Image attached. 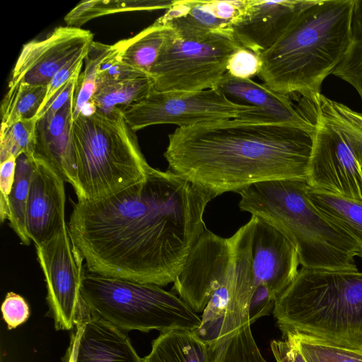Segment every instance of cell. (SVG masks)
<instances>
[{"label": "cell", "mask_w": 362, "mask_h": 362, "mask_svg": "<svg viewBox=\"0 0 362 362\" xmlns=\"http://www.w3.org/2000/svg\"><path fill=\"white\" fill-rule=\"evenodd\" d=\"M215 197L153 168L144 180L111 197L77 200L67 225L89 272L163 286L182 270Z\"/></svg>", "instance_id": "cell-1"}, {"label": "cell", "mask_w": 362, "mask_h": 362, "mask_svg": "<svg viewBox=\"0 0 362 362\" xmlns=\"http://www.w3.org/2000/svg\"><path fill=\"white\" fill-rule=\"evenodd\" d=\"M313 134L284 123L209 121L177 128L163 156L168 170L217 197L269 180L307 182Z\"/></svg>", "instance_id": "cell-2"}, {"label": "cell", "mask_w": 362, "mask_h": 362, "mask_svg": "<svg viewBox=\"0 0 362 362\" xmlns=\"http://www.w3.org/2000/svg\"><path fill=\"white\" fill-rule=\"evenodd\" d=\"M355 0H310L279 39L259 54L258 76L272 90L317 104L325 79L349 45Z\"/></svg>", "instance_id": "cell-3"}, {"label": "cell", "mask_w": 362, "mask_h": 362, "mask_svg": "<svg viewBox=\"0 0 362 362\" xmlns=\"http://www.w3.org/2000/svg\"><path fill=\"white\" fill-rule=\"evenodd\" d=\"M305 181L261 182L240 191L239 207L282 233L297 250L302 267L357 272L354 239L325 216L308 196Z\"/></svg>", "instance_id": "cell-4"}, {"label": "cell", "mask_w": 362, "mask_h": 362, "mask_svg": "<svg viewBox=\"0 0 362 362\" xmlns=\"http://www.w3.org/2000/svg\"><path fill=\"white\" fill-rule=\"evenodd\" d=\"M284 336L362 351V272L302 267L273 310Z\"/></svg>", "instance_id": "cell-5"}, {"label": "cell", "mask_w": 362, "mask_h": 362, "mask_svg": "<svg viewBox=\"0 0 362 362\" xmlns=\"http://www.w3.org/2000/svg\"><path fill=\"white\" fill-rule=\"evenodd\" d=\"M71 140L77 200L111 197L146 179L153 168L140 149L122 107L110 112L87 107L73 118Z\"/></svg>", "instance_id": "cell-6"}, {"label": "cell", "mask_w": 362, "mask_h": 362, "mask_svg": "<svg viewBox=\"0 0 362 362\" xmlns=\"http://www.w3.org/2000/svg\"><path fill=\"white\" fill-rule=\"evenodd\" d=\"M81 295L95 315L123 331L197 330L201 317L160 286L101 276L83 269Z\"/></svg>", "instance_id": "cell-7"}, {"label": "cell", "mask_w": 362, "mask_h": 362, "mask_svg": "<svg viewBox=\"0 0 362 362\" xmlns=\"http://www.w3.org/2000/svg\"><path fill=\"white\" fill-rule=\"evenodd\" d=\"M307 183L362 202V112L323 94L316 104Z\"/></svg>", "instance_id": "cell-8"}, {"label": "cell", "mask_w": 362, "mask_h": 362, "mask_svg": "<svg viewBox=\"0 0 362 362\" xmlns=\"http://www.w3.org/2000/svg\"><path fill=\"white\" fill-rule=\"evenodd\" d=\"M255 288L252 250L243 247L226 283L213 295L194 331L207 347L209 362H267L251 331L250 301Z\"/></svg>", "instance_id": "cell-9"}, {"label": "cell", "mask_w": 362, "mask_h": 362, "mask_svg": "<svg viewBox=\"0 0 362 362\" xmlns=\"http://www.w3.org/2000/svg\"><path fill=\"white\" fill-rule=\"evenodd\" d=\"M242 47L231 30L203 31L169 26L150 73L153 89L199 91L213 88L227 72L231 55Z\"/></svg>", "instance_id": "cell-10"}, {"label": "cell", "mask_w": 362, "mask_h": 362, "mask_svg": "<svg viewBox=\"0 0 362 362\" xmlns=\"http://www.w3.org/2000/svg\"><path fill=\"white\" fill-rule=\"evenodd\" d=\"M124 118L134 132L155 124L179 127L219 119L240 118L261 110L238 103L216 89L199 91H157L122 107Z\"/></svg>", "instance_id": "cell-11"}, {"label": "cell", "mask_w": 362, "mask_h": 362, "mask_svg": "<svg viewBox=\"0 0 362 362\" xmlns=\"http://www.w3.org/2000/svg\"><path fill=\"white\" fill-rule=\"evenodd\" d=\"M47 286V301L57 330L74 327L83 308L81 295L83 257L67 223L51 239L35 245Z\"/></svg>", "instance_id": "cell-12"}, {"label": "cell", "mask_w": 362, "mask_h": 362, "mask_svg": "<svg viewBox=\"0 0 362 362\" xmlns=\"http://www.w3.org/2000/svg\"><path fill=\"white\" fill-rule=\"evenodd\" d=\"M246 230L245 224L224 238L205 229L174 283V290L195 313L203 312L228 279Z\"/></svg>", "instance_id": "cell-13"}, {"label": "cell", "mask_w": 362, "mask_h": 362, "mask_svg": "<svg viewBox=\"0 0 362 362\" xmlns=\"http://www.w3.org/2000/svg\"><path fill=\"white\" fill-rule=\"evenodd\" d=\"M93 38L89 30L60 26L45 38L23 45L8 87L19 83L47 86L68 63L88 53Z\"/></svg>", "instance_id": "cell-14"}, {"label": "cell", "mask_w": 362, "mask_h": 362, "mask_svg": "<svg viewBox=\"0 0 362 362\" xmlns=\"http://www.w3.org/2000/svg\"><path fill=\"white\" fill-rule=\"evenodd\" d=\"M64 361L144 362V358L124 331L93 314L83 303Z\"/></svg>", "instance_id": "cell-15"}, {"label": "cell", "mask_w": 362, "mask_h": 362, "mask_svg": "<svg viewBox=\"0 0 362 362\" xmlns=\"http://www.w3.org/2000/svg\"><path fill=\"white\" fill-rule=\"evenodd\" d=\"M64 180L47 163L33 158L26 211V227L35 245L47 242L65 221Z\"/></svg>", "instance_id": "cell-16"}, {"label": "cell", "mask_w": 362, "mask_h": 362, "mask_svg": "<svg viewBox=\"0 0 362 362\" xmlns=\"http://www.w3.org/2000/svg\"><path fill=\"white\" fill-rule=\"evenodd\" d=\"M310 0H246L231 31L244 47L261 54L283 35L298 13Z\"/></svg>", "instance_id": "cell-17"}, {"label": "cell", "mask_w": 362, "mask_h": 362, "mask_svg": "<svg viewBox=\"0 0 362 362\" xmlns=\"http://www.w3.org/2000/svg\"><path fill=\"white\" fill-rule=\"evenodd\" d=\"M299 264L293 245L279 231L256 217L252 238L255 287L264 284L278 297L296 277Z\"/></svg>", "instance_id": "cell-18"}, {"label": "cell", "mask_w": 362, "mask_h": 362, "mask_svg": "<svg viewBox=\"0 0 362 362\" xmlns=\"http://www.w3.org/2000/svg\"><path fill=\"white\" fill-rule=\"evenodd\" d=\"M261 110L254 121L284 123L298 127L310 132L315 130V121L309 118L291 97L279 93L264 83L250 78H239L226 72L213 88Z\"/></svg>", "instance_id": "cell-19"}, {"label": "cell", "mask_w": 362, "mask_h": 362, "mask_svg": "<svg viewBox=\"0 0 362 362\" xmlns=\"http://www.w3.org/2000/svg\"><path fill=\"white\" fill-rule=\"evenodd\" d=\"M74 95L49 122H37L33 158L51 165L74 188H77L71 129L76 99Z\"/></svg>", "instance_id": "cell-20"}, {"label": "cell", "mask_w": 362, "mask_h": 362, "mask_svg": "<svg viewBox=\"0 0 362 362\" xmlns=\"http://www.w3.org/2000/svg\"><path fill=\"white\" fill-rule=\"evenodd\" d=\"M245 4L246 0H174L170 8L157 20L173 28L231 30Z\"/></svg>", "instance_id": "cell-21"}, {"label": "cell", "mask_w": 362, "mask_h": 362, "mask_svg": "<svg viewBox=\"0 0 362 362\" xmlns=\"http://www.w3.org/2000/svg\"><path fill=\"white\" fill-rule=\"evenodd\" d=\"M144 362H209L205 343L194 331L173 329L152 341Z\"/></svg>", "instance_id": "cell-22"}, {"label": "cell", "mask_w": 362, "mask_h": 362, "mask_svg": "<svg viewBox=\"0 0 362 362\" xmlns=\"http://www.w3.org/2000/svg\"><path fill=\"white\" fill-rule=\"evenodd\" d=\"M168 30V25L156 20L135 36L118 41L114 45L121 61L151 76Z\"/></svg>", "instance_id": "cell-23"}, {"label": "cell", "mask_w": 362, "mask_h": 362, "mask_svg": "<svg viewBox=\"0 0 362 362\" xmlns=\"http://www.w3.org/2000/svg\"><path fill=\"white\" fill-rule=\"evenodd\" d=\"M308 196L317 208L356 242L362 258V202L311 188Z\"/></svg>", "instance_id": "cell-24"}, {"label": "cell", "mask_w": 362, "mask_h": 362, "mask_svg": "<svg viewBox=\"0 0 362 362\" xmlns=\"http://www.w3.org/2000/svg\"><path fill=\"white\" fill-rule=\"evenodd\" d=\"M174 0L83 1L64 17L67 26L78 28L88 21L102 16L136 11L168 9Z\"/></svg>", "instance_id": "cell-25"}, {"label": "cell", "mask_w": 362, "mask_h": 362, "mask_svg": "<svg viewBox=\"0 0 362 362\" xmlns=\"http://www.w3.org/2000/svg\"><path fill=\"white\" fill-rule=\"evenodd\" d=\"M153 89L151 77L105 82L96 86L90 104L95 110L110 112L140 100Z\"/></svg>", "instance_id": "cell-26"}, {"label": "cell", "mask_w": 362, "mask_h": 362, "mask_svg": "<svg viewBox=\"0 0 362 362\" xmlns=\"http://www.w3.org/2000/svg\"><path fill=\"white\" fill-rule=\"evenodd\" d=\"M33 170V159L24 154L17 158L15 180L8 197L9 226L25 245L31 241L26 227V211Z\"/></svg>", "instance_id": "cell-27"}, {"label": "cell", "mask_w": 362, "mask_h": 362, "mask_svg": "<svg viewBox=\"0 0 362 362\" xmlns=\"http://www.w3.org/2000/svg\"><path fill=\"white\" fill-rule=\"evenodd\" d=\"M47 86L19 83L8 87L1 104V127L35 117L46 95Z\"/></svg>", "instance_id": "cell-28"}, {"label": "cell", "mask_w": 362, "mask_h": 362, "mask_svg": "<svg viewBox=\"0 0 362 362\" xmlns=\"http://www.w3.org/2000/svg\"><path fill=\"white\" fill-rule=\"evenodd\" d=\"M332 74L353 86L362 102V0H355L349 45Z\"/></svg>", "instance_id": "cell-29"}, {"label": "cell", "mask_w": 362, "mask_h": 362, "mask_svg": "<svg viewBox=\"0 0 362 362\" xmlns=\"http://www.w3.org/2000/svg\"><path fill=\"white\" fill-rule=\"evenodd\" d=\"M37 122L35 117L1 127L0 163L11 156L17 158L22 154L33 159Z\"/></svg>", "instance_id": "cell-30"}, {"label": "cell", "mask_w": 362, "mask_h": 362, "mask_svg": "<svg viewBox=\"0 0 362 362\" xmlns=\"http://www.w3.org/2000/svg\"><path fill=\"white\" fill-rule=\"evenodd\" d=\"M307 362H362V351L288 334Z\"/></svg>", "instance_id": "cell-31"}, {"label": "cell", "mask_w": 362, "mask_h": 362, "mask_svg": "<svg viewBox=\"0 0 362 362\" xmlns=\"http://www.w3.org/2000/svg\"><path fill=\"white\" fill-rule=\"evenodd\" d=\"M107 45L93 42L85 58V70L80 74L76 90L74 117L90 103L96 88L98 66ZM73 117V118H74Z\"/></svg>", "instance_id": "cell-32"}, {"label": "cell", "mask_w": 362, "mask_h": 362, "mask_svg": "<svg viewBox=\"0 0 362 362\" xmlns=\"http://www.w3.org/2000/svg\"><path fill=\"white\" fill-rule=\"evenodd\" d=\"M141 77L151 76L123 63L115 45H107L98 63L96 86L105 82Z\"/></svg>", "instance_id": "cell-33"}, {"label": "cell", "mask_w": 362, "mask_h": 362, "mask_svg": "<svg viewBox=\"0 0 362 362\" xmlns=\"http://www.w3.org/2000/svg\"><path fill=\"white\" fill-rule=\"evenodd\" d=\"M86 54L81 55L62 69L47 86L46 95L40 110L35 116L38 120L51 105L57 94L62 90L67 82L79 71H81Z\"/></svg>", "instance_id": "cell-34"}, {"label": "cell", "mask_w": 362, "mask_h": 362, "mask_svg": "<svg viewBox=\"0 0 362 362\" xmlns=\"http://www.w3.org/2000/svg\"><path fill=\"white\" fill-rule=\"evenodd\" d=\"M262 62L259 55L242 47L230 57L227 72L239 78H250L260 72Z\"/></svg>", "instance_id": "cell-35"}, {"label": "cell", "mask_w": 362, "mask_h": 362, "mask_svg": "<svg viewBox=\"0 0 362 362\" xmlns=\"http://www.w3.org/2000/svg\"><path fill=\"white\" fill-rule=\"evenodd\" d=\"M1 311L9 329L25 322L30 315L29 306L25 299L13 292L6 294L1 305Z\"/></svg>", "instance_id": "cell-36"}, {"label": "cell", "mask_w": 362, "mask_h": 362, "mask_svg": "<svg viewBox=\"0 0 362 362\" xmlns=\"http://www.w3.org/2000/svg\"><path fill=\"white\" fill-rule=\"evenodd\" d=\"M16 158L10 156L0 163V219L8 218V197L15 180Z\"/></svg>", "instance_id": "cell-37"}, {"label": "cell", "mask_w": 362, "mask_h": 362, "mask_svg": "<svg viewBox=\"0 0 362 362\" xmlns=\"http://www.w3.org/2000/svg\"><path fill=\"white\" fill-rule=\"evenodd\" d=\"M276 296L264 284H259L254 288L249 307L251 324L257 319L269 315L274 310Z\"/></svg>", "instance_id": "cell-38"}, {"label": "cell", "mask_w": 362, "mask_h": 362, "mask_svg": "<svg viewBox=\"0 0 362 362\" xmlns=\"http://www.w3.org/2000/svg\"><path fill=\"white\" fill-rule=\"evenodd\" d=\"M80 74L81 71H78L67 82L39 119H42L46 122H50L57 112L76 93Z\"/></svg>", "instance_id": "cell-39"}, {"label": "cell", "mask_w": 362, "mask_h": 362, "mask_svg": "<svg viewBox=\"0 0 362 362\" xmlns=\"http://www.w3.org/2000/svg\"><path fill=\"white\" fill-rule=\"evenodd\" d=\"M285 340H273L271 349L276 362H307L294 341L289 337Z\"/></svg>", "instance_id": "cell-40"}]
</instances>
